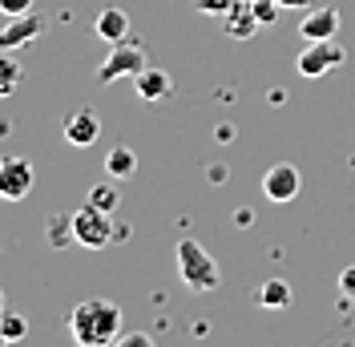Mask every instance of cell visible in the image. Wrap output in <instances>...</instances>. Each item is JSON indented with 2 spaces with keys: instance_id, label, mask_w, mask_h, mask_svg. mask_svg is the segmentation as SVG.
Instances as JSON below:
<instances>
[{
  "instance_id": "5bb4252c",
  "label": "cell",
  "mask_w": 355,
  "mask_h": 347,
  "mask_svg": "<svg viewBox=\"0 0 355 347\" xmlns=\"http://www.w3.org/2000/svg\"><path fill=\"white\" fill-rule=\"evenodd\" d=\"M133 170H137V153H133L130 146H117V150H110V158H105V174H110L113 182L130 178Z\"/></svg>"
},
{
  "instance_id": "d6986e66",
  "label": "cell",
  "mask_w": 355,
  "mask_h": 347,
  "mask_svg": "<svg viewBox=\"0 0 355 347\" xmlns=\"http://www.w3.org/2000/svg\"><path fill=\"white\" fill-rule=\"evenodd\" d=\"M89 202L113 214V210H117V202H121V194H117V186H113V182H97V186L89 190Z\"/></svg>"
},
{
  "instance_id": "7a4b0ae2",
  "label": "cell",
  "mask_w": 355,
  "mask_h": 347,
  "mask_svg": "<svg viewBox=\"0 0 355 347\" xmlns=\"http://www.w3.org/2000/svg\"><path fill=\"white\" fill-rule=\"evenodd\" d=\"M178 275H182V282L194 291V295H202V291H214L218 287V262H214V255L202 246V242L194 239H182L178 242Z\"/></svg>"
},
{
  "instance_id": "8fae6325",
  "label": "cell",
  "mask_w": 355,
  "mask_h": 347,
  "mask_svg": "<svg viewBox=\"0 0 355 347\" xmlns=\"http://www.w3.org/2000/svg\"><path fill=\"white\" fill-rule=\"evenodd\" d=\"M303 41H331L339 33V12L335 8H311V17L299 24Z\"/></svg>"
},
{
  "instance_id": "44dd1931",
  "label": "cell",
  "mask_w": 355,
  "mask_h": 347,
  "mask_svg": "<svg viewBox=\"0 0 355 347\" xmlns=\"http://www.w3.org/2000/svg\"><path fill=\"white\" fill-rule=\"evenodd\" d=\"M113 347H154V339L146 335V331H125V335H117Z\"/></svg>"
},
{
  "instance_id": "d4e9b609",
  "label": "cell",
  "mask_w": 355,
  "mask_h": 347,
  "mask_svg": "<svg viewBox=\"0 0 355 347\" xmlns=\"http://www.w3.org/2000/svg\"><path fill=\"white\" fill-rule=\"evenodd\" d=\"M279 4H283V8H311L315 0H279Z\"/></svg>"
},
{
  "instance_id": "cb8c5ba5",
  "label": "cell",
  "mask_w": 355,
  "mask_h": 347,
  "mask_svg": "<svg viewBox=\"0 0 355 347\" xmlns=\"http://www.w3.org/2000/svg\"><path fill=\"white\" fill-rule=\"evenodd\" d=\"M202 12H218V17H226V8H230V0H198Z\"/></svg>"
},
{
  "instance_id": "6da1fadb",
  "label": "cell",
  "mask_w": 355,
  "mask_h": 347,
  "mask_svg": "<svg viewBox=\"0 0 355 347\" xmlns=\"http://www.w3.org/2000/svg\"><path fill=\"white\" fill-rule=\"evenodd\" d=\"M69 335L77 347H113L121 335V307L113 299H85L69 315Z\"/></svg>"
},
{
  "instance_id": "52a82bcc",
  "label": "cell",
  "mask_w": 355,
  "mask_h": 347,
  "mask_svg": "<svg viewBox=\"0 0 355 347\" xmlns=\"http://www.w3.org/2000/svg\"><path fill=\"white\" fill-rule=\"evenodd\" d=\"M299 190H303V174L295 170L291 162H279V166H270L263 174V194L270 202H295Z\"/></svg>"
},
{
  "instance_id": "7c38bea8",
  "label": "cell",
  "mask_w": 355,
  "mask_h": 347,
  "mask_svg": "<svg viewBox=\"0 0 355 347\" xmlns=\"http://www.w3.org/2000/svg\"><path fill=\"white\" fill-rule=\"evenodd\" d=\"M133 81H137V97H141V101H162V97H170V89H174V81H170L166 69H141Z\"/></svg>"
},
{
  "instance_id": "277c9868",
  "label": "cell",
  "mask_w": 355,
  "mask_h": 347,
  "mask_svg": "<svg viewBox=\"0 0 355 347\" xmlns=\"http://www.w3.org/2000/svg\"><path fill=\"white\" fill-rule=\"evenodd\" d=\"M146 69V49L133 41H117L113 44V53L101 61L97 69V85H113V81H121V77H137Z\"/></svg>"
},
{
  "instance_id": "5b68a950",
  "label": "cell",
  "mask_w": 355,
  "mask_h": 347,
  "mask_svg": "<svg viewBox=\"0 0 355 347\" xmlns=\"http://www.w3.org/2000/svg\"><path fill=\"white\" fill-rule=\"evenodd\" d=\"M347 61V49L335 41H307V49L295 57V69L303 73V77H323V73H331Z\"/></svg>"
},
{
  "instance_id": "8992f818",
  "label": "cell",
  "mask_w": 355,
  "mask_h": 347,
  "mask_svg": "<svg viewBox=\"0 0 355 347\" xmlns=\"http://www.w3.org/2000/svg\"><path fill=\"white\" fill-rule=\"evenodd\" d=\"M33 166L24 162V158H0V198L4 202H21L28 198L33 190Z\"/></svg>"
},
{
  "instance_id": "7402d4cb",
  "label": "cell",
  "mask_w": 355,
  "mask_h": 347,
  "mask_svg": "<svg viewBox=\"0 0 355 347\" xmlns=\"http://www.w3.org/2000/svg\"><path fill=\"white\" fill-rule=\"evenodd\" d=\"M37 0H0V12L4 17H21V12H33Z\"/></svg>"
},
{
  "instance_id": "30bf717a",
  "label": "cell",
  "mask_w": 355,
  "mask_h": 347,
  "mask_svg": "<svg viewBox=\"0 0 355 347\" xmlns=\"http://www.w3.org/2000/svg\"><path fill=\"white\" fill-rule=\"evenodd\" d=\"M101 137V117L93 109H77L65 117V142L69 146H93Z\"/></svg>"
},
{
  "instance_id": "3957f363",
  "label": "cell",
  "mask_w": 355,
  "mask_h": 347,
  "mask_svg": "<svg viewBox=\"0 0 355 347\" xmlns=\"http://www.w3.org/2000/svg\"><path fill=\"white\" fill-rule=\"evenodd\" d=\"M113 214L110 210H101V206H93V202H85L81 210H73V239L81 242V246H89V251H105L113 242Z\"/></svg>"
},
{
  "instance_id": "ba28073f",
  "label": "cell",
  "mask_w": 355,
  "mask_h": 347,
  "mask_svg": "<svg viewBox=\"0 0 355 347\" xmlns=\"http://www.w3.org/2000/svg\"><path fill=\"white\" fill-rule=\"evenodd\" d=\"M44 33V21L37 12H21V17H8V24L0 28V53H17L28 41H37Z\"/></svg>"
},
{
  "instance_id": "e0dca14e",
  "label": "cell",
  "mask_w": 355,
  "mask_h": 347,
  "mask_svg": "<svg viewBox=\"0 0 355 347\" xmlns=\"http://www.w3.org/2000/svg\"><path fill=\"white\" fill-rule=\"evenodd\" d=\"M0 335H4L8 344H17V339H24V335H28V319L4 307V311H0Z\"/></svg>"
},
{
  "instance_id": "4316f807",
  "label": "cell",
  "mask_w": 355,
  "mask_h": 347,
  "mask_svg": "<svg viewBox=\"0 0 355 347\" xmlns=\"http://www.w3.org/2000/svg\"><path fill=\"white\" fill-rule=\"evenodd\" d=\"M343 347H355V344H343Z\"/></svg>"
},
{
  "instance_id": "2e32d148",
  "label": "cell",
  "mask_w": 355,
  "mask_h": 347,
  "mask_svg": "<svg viewBox=\"0 0 355 347\" xmlns=\"http://www.w3.org/2000/svg\"><path fill=\"white\" fill-rule=\"evenodd\" d=\"M259 303L263 307H287L291 303V287L283 279H266L259 287Z\"/></svg>"
},
{
  "instance_id": "ffe728a7",
  "label": "cell",
  "mask_w": 355,
  "mask_h": 347,
  "mask_svg": "<svg viewBox=\"0 0 355 347\" xmlns=\"http://www.w3.org/2000/svg\"><path fill=\"white\" fill-rule=\"evenodd\" d=\"M279 0H254V17H259V24H275L279 21Z\"/></svg>"
},
{
  "instance_id": "9c48e42d",
  "label": "cell",
  "mask_w": 355,
  "mask_h": 347,
  "mask_svg": "<svg viewBox=\"0 0 355 347\" xmlns=\"http://www.w3.org/2000/svg\"><path fill=\"white\" fill-rule=\"evenodd\" d=\"M222 28H226V37H234V41H246V37H254L263 24L254 17V0H230V8H226V17H222Z\"/></svg>"
},
{
  "instance_id": "4fadbf2b",
  "label": "cell",
  "mask_w": 355,
  "mask_h": 347,
  "mask_svg": "<svg viewBox=\"0 0 355 347\" xmlns=\"http://www.w3.org/2000/svg\"><path fill=\"white\" fill-rule=\"evenodd\" d=\"M97 37L101 41H110V44H117V41H125V33H130V17L121 12V8H105L101 17H97Z\"/></svg>"
},
{
  "instance_id": "9a60e30c",
  "label": "cell",
  "mask_w": 355,
  "mask_h": 347,
  "mask_svg": "<svg viewBox=\"0 0 355 347\" xmlns=\"http://www.w3.org/2000/svg\"><path fill=\"white\" fill-rule=\"evenodd\" d=\"M21 85V61L17 57H8V53H0V101L4 97H12Z\"/></svg>"
},
{
  "instance_id": "ac0fdd59",
  "label": "cell",
  "mask_w": 355,
  "mask_h": 347,
  "mask_svg": "<svg viewBox=\"0 0 355 347\" xmlns=\"http://www.w3.org/2000/svg\"><path fill=\"white\" fill-rule=\"evenodd\" d=\"M49 242H53V246H69V242H73V214L49 218Z\"/></svg>"
},
{
  "instance_id": "603a6c76",
  "label": "cell",
  "mask_w": 355,
  "mask_h": 347,
  "mask_svg": "<svg viewBox=\"0 0 355 347\" xmlns=\"http://www.w3.org/2000/svg\"><path fill=\"white\" fill-rule=\"evenodd\" d=\"M339 291H343L347 299H355V266H347V271L339 275Z\"/></svg>"
},
{
  "instance_id": "484cf974",
  "label": "cell",
  "mask_w": 355,
  "mask_h": 347,
  "mask_svg": "<svg viewBox=\"0 0 355 347\" xmlns=\"http://www.w3.org/2000/svg\"><path fill=\"white\" fill-rule=\"evenodd\" d=\"M4 307H8V303H4V291H0V311H4Z\"/></svg>"
}]
</instances>
